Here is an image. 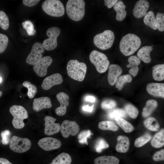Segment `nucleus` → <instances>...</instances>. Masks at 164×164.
I'll return each mask as SVG.
<instances>
[{
  "label": "nucleus",
  "mask_w": 164,
  "mask_h": 164,
  "mask_svg": "<svg viewBox=\"0 0 164 164\" xmlns=\"http://www.w3.org/2000/svg\"><path fill=\"white\" fill-rule=\"evenodd\" d=\"M2 92L1 91H0V97L2 96Z\"/></svg>",
  "instance_id": "obj_54"
},
{
  "label": "nucleus",
  "mask_w": 164,
  "mask_h": 164,
  "mask_svg": "<svg viewBox=\"0 0 164 164\" xmlns=\"http://www.w3.org/2000/svg\"><path fill=\"white\" fill-rule=\"evenodd\" d=\"M152 137V135L150 134L146 133L137 138L135 140L134 145L137 147H142L149 142Z\"/></svg>",
  "instance_id": "obj_35"
},
{
  "label": "nucleus",
  "mask_w": 164,
  "mask_h": 164,
  "mask_svg": "<svg viewBox=\"0 0 164 164\" xmlns=\"http://www.w3.org/2000/svg\"><path fill=\"white\" fill-rule=\"evenodd\" d=\"M114 38L113 32L110 30H106L96 35L94 38L93 41L97 48L102 50H106L111 47Z\"/></svg>",
  "instance_id": "obj_4"
},
{
  "label": "nucleus",
  "mask_w": 164,
  "mask_h": 164,
  "mask_svg": "<svg viewBox=\"0 0 164 164\" xmlns=\"http://www.w3.org/2000/svg\"><path fill=\"white\" fill-rule=\"evenodd\" d=\"M91 132L89 130H84L81 131L77 136L79 143L87 145V139L91 138Z\"/></svg>",
  "instance_id": "obj_37"
},
{
  "label": "nucleus",
  "mask_w": 164,
  "mask_h": 164,
  "mask_svg": "<svg viewBox=\"0 0 164 164\" xmlns=\"http://www.w3.org/2000/svg\"><path fill=\"white\" fill-rule=\"evenodd\" d=\"M153 160L155 161H162L164 160V149L156 152L153 155Z\"/></svg>",
  "instance_id": "obj_47"
},
{
  "label": "nucleus",
  "mask_w": 164,
  "mask_h": 164,
  "mask_svg": "<svg viewBox=\"0 0 164 164\" xmlns=\"http://www.w3.org/2000/svg\"><path fill=\"white\" fill-rule=\"evenodd\" d=\"M0 164H12L6 159L0 157Z\"/></svg>",
  "instance_id": "obj_53"
},
{
  "label": "nucleus",
  "mask_w": 164,
  "mask_h": 164,
  "mask_svg": "<svg viewBox=\"0 0 164 164\" xmlns=\"http://www.w3.org/2000/svg\"><path fill=\"white\" fill-rule=\"evenodd\" d=\"M129 64L126 65L128 68H132L134 67L138 66L140 63V60L136 56H132L129 57L128 59Z\"/></svg>",
  "instance_id": "obj_45"
},
{
  "label": "nucleus",
  "mask_w": 164,
  "mask_h": 164,
  "mask_svg": "<svg viewBox=\"0 0 164 164\" xmlns=\"http://www.w3.org/2000/svg\"><path fill=\"white\" fill-rule=\"evenodd\" d=\"M60 33V30L58 27H53L49 28L46 32L49 38L43 42L42 46L43 48L47 51L55 49L57 45V38Z\"/></svg>",
  "instance_id": "obj_9"
},
{
  "label": "nucleus",
  "mask_w": 164,
  "mask_h": 164,
  "mask_svg": "<svg viewBox=\"0 0 164 164\" xmlns=\"http://www.w3.org/2000/svg\"><path fill=\"white\" fill-rule=\"evenodd\" d=\"M144 124L147 128L152 131H157L160 128V125L158 121L152 117L147 118L144 121Z\"/></svg>",
  "instance_id": "obj_30"
},
{
  "label": "nucleus",
  "mask_w": 164,
  "mask_h": 164,
  "mask_svg": "<svg viewBox=\"0 0 164 164\" xmlns=\"http://www.w3.org/2000/svg\"><path fill=\"white\" fill-rule=\"evenodd\" d=\"M99 129L103 130H111L116 131L118 129V127L113 122L109 121H103L98 124Z\"/></svg>",
  "instance_id": "obj_32"
},
{
  "label": "nucleus",
  "mask_w": 164,
  "mask_h": 164,
  "mask_svg": "<svg viewBox=\"0 0 164 164\" xmlns=\"http://www.w3.org/2000/svg\"><path fill=\"white\" fill-rule=\"evenodd\" d=\"M9 111L13 117L12 121L13 126L16 129H21L25 126L23 120L28 117L26 109L20 105H13L9 109Z\"/></svg>",
  "instance_id": "obj_7"
},
{
  "label": "nucleus",
  "mask_w": 164,
  "mask_h": 164,
  "mask_svg": "<svg viewBox=\"0 0 164 164\" xmlns=\"http://www.w3.org/2000/svg\"><path fill=\"white\" fill-rule=\"evenodd\" d=\"M44 51V49L41 43H35L32 45L31 51L26 59V62L29 65H34L42 57V54Z\"/></svg>",
  "instance_id": "obj_10"
},
{
  "label": "nucleus",
  "mask_w": 164,
  "mask_h": 164,
  "mask_svg": "<svg viewBox=\"0 0 164 164\" xmlns=\"http://www.w3.org/2000/svg\"><path fill=\"white\" fill-rule=\"evenodd\" d=\"M122 71L121 67L117 64H111L109 66L108 80L111 85H114L118 77L122 73Z\"/></svg>",
  "instance_id": "obj_20"
},
{
  "label": "nucleus",
  "mask_w": 164,
  "mask_h": 164,
  "mask_svg": "<svg viewBox=\"0 0 164 164\" xmlns=\"http://www.w3.org/2000/svg\"><path fill=\"white\" fill-rule=\"evenodd\" d=\"M2 142L3 145L8 144L10 141L11 132L8 130H6L2 132L1 133Z\"/></svg>",
  "instance_id": "obj_46"
},
{
  "label": "nucleus",
  "mask_w": 164,
  "mask_h": 164,
  "mask_svg": "<svg viewBox=\"0 0 164 164\" xmlns=\"http://www.w3.org/2000/svg\"><path fill=\"white\" fill-rule=\"evenodd\" d=\"M89 59L99 73L105 72L109 66L110 62L106 55L98 51H92L90 54Z\"/></svg>",
  "instance_id": "obj_6"
},
{
  "label": "nucleus",
  "mask_w": 164,
  "mask_h": 164,
  "mask_svg": "<svg viewBox=\"0 0 164 164\" xmlns=\"http://www.w3.org/2000/svg\"><path fill=\"white\" fill-rule=\"evenodd\" d=\"M72 159L68 154L62 152L55 157L49 164H70Z\"/></svg>",
  "instance_id": "obj_29"
},
{
  "label": "nucleus",
  "mask_w": 164,
  "mask_h": 164,
  "mask_svg": "<svg viewBox=\"0 0 164 164\" xmlns=\"http://www.w3.org/2000/svg\"><path fill=\"white\" fill-rule=\"evenodd\" d=\"M52 106L50 99L47 97L36 98L33 101L32 108L36 112H39L43 109L49 108Z\"/></svg>",
  "instance_id": "obj_18"
},
{
  "label": "nucleus",
  "mask_w": 164,
  "mask_h": 164,
  "mask_svg": "<svg viewBox=\"0 0 164 164\" xmlns=\"http://www.w3.org/2000/svg\"><path fill=\"white\" fill-rule=\"evenodd\" d=\"M157 29L160 32L164 31V14L157 12L156 16Z\"/></svg>",
  "instance_id": "obj_42"
},
{
  "label": "nucleus",
  "mask_w": 164,
  "mask_h": 164,
  "mask_svg": "<svg viewBox=\"0 0 164 164\" xmlns=\"http://www.w3.org/2000/svg\"><path fill=\"white\" fill-rule=\"evenodd\" d=\"M158 106V102L155 100L150 99L146 103L145 107L143 108L142 114L144 118L150 115Z\"/></svg>",
  "instance_id": "obj_27"
},
{
  "label": "nucleus",
  "mask_w": 164,
  "mask_h": 164,
  "mask_svg": "<svg viewBox=\"0 0 164 164\" xmlns=\"http://www.w3.org/2000/svg\"><path fill=\"white\" fill-rule=\"evenodd\" d=\"M85 2L83 0H69L66 6L67 14L72 20L79 21L85 14Z\"/></svg>",
  "instance_id": "obj_2"
},
{
  "label": "nucleus",
  "mask_w": 164,
  "mask_h": 164,
  "mask_svg": "<svg viewBox=\"0 0 164 164\" xmlns=\"http://www.w3.org/2000/svg\"><path fill=\"white\" fill-rule=\"evenodd\" d=\"M95 98L94 97L91 95L87 96L84 98L85 101L92 103L95 102Z\"/></svg>",
  "instance_id": "obj_52"
},
{
  "label": "nucleus",
  "mask_w": 164,
  "mask_h": 164,
  "mask_svg": "<svg viewBox=\"0 0 164 164\" xmlns=\"http://www.w3.org/2000/svg\"><path fill=\"white\" fill-rule=\"evenodd\" d=\"M152 75L153 79L157 81H161L164 79V64H159L152 67Z\"/></svg>",
  "instance_id": "obj_28"
},
{
  "label": "nucleus",
  "mask_w": 164,
  "mask_h": 164,
  "mask_svg": "<svg viewBox=\"0 0 164 164\" xmlns=\"http://www.w3.org/2000/svg\"><path fill=\"white\" fill-rule=\"evenodd\" d=\"M119 159L113 156L105 155L98 157L95 159V164H118Z\"/></svg>",
  "instance_id": "obj_24"
},
{
  "label": "nucleus",
  "mask_w": 164,
  "mask_h": 164,
  "mask_svg": "<svg viewBox=\"0 0 164 164\" xmlns=\"http://www.w3.org/2000/svg\"><path fill=\"white\" fill-rule=\"evenodd\" d=\"M52 62V58L50 56L43 57L34 65L33 70L39 77H44L47 74V68Z\"/></svg>",
  "instance_id": "obj_12"
},
{
  "label": "nucleus",
  "mask_w": 164,
  "mask_h": 164,
  "mask_svg": "<svg viewBox=\"0 0 164 164\" xmlns=\"http://www.w3.org/2000/svg\"><path fill=\"white\" fill-rule=\"evenodd\" d=\"M44 120L45 121L44 133L47 135H51L58 132L60 129V125L55 121L56 119L50 116H45Z\"/></svg>",
  "instance_id": "obj_13"
},
{
  "label": "nucleus",
  "mask_w": 164,
  "mask_h": 164,
  "mask_svg": "<svg viewBox=\"0 0 164 164\" xmlns=\"http://www.w3.org/2000/svg\"><path fill=\"white\" fill-rule=\"evenodd\" d=\"M132 80V77L129 74L121 76L118 78L116 80L115 87L119 91H121L125 84L131 82Z\"/></svg>",
  "instance_id": "obj_33"
},
{
  "label": "nucleus",
  "mask_w": 164,
  "mask_h": 164,
  "mask_svg": "<svg viewBox=\"0 0 164 164\" xmlns=\"http://www.w3.org/2000/svg\"><path fill=\"white\" fill-rule=\"evenodd\" d=\"M152 146L155 148H159L164 145V129L162 128L155 134L151 142Z\"/></svg>",
  "instance_id": "obj_25"
},
{
  "label": "nucleus",
  "mask_w": 164,
  "mask_h": 164,
  "mask_svg": "<svg viewBox=\"0 0 164 164\" xmlns=\"http://www.w3.org/2000/svg\"><path fill=\"white\" fill-rule=\"evenodd\" d=\"M79 130V126L75 121L65 120L60 125V132L63 136L65 138H68L70 135L75 136L77 135Z\"/></svg>",
  "instance_id": "obj_11"
},
{
  "label": "nucleus",
  "mask_w": 164,
  "mask_h": 164,
  "mask_svg": "<svg viewBox=\"0 0 164 164\" xmlns=\"http://www.w3.org/2000/svg\"><path fill=\"white\" fill-rule=\"evenodd\" d=\"M109 145L103 138L98 139L95 143L94 148L95 151L98 153L101 152L103 149L108 148Z\"/></svg>",
  "instance_id": "obj_39"
},
{
  "label": "nucleus",
  "mask_w": 164,
  "mask_h": 164,
  "mask_svg": "<svg viewBox=\"0 0 164 164\" xmlns=\"http://www.w3.org/2000/svg\"><path fill=\"white\" fill-rule=\"evenodd\" d=\"M68 75L73 79L79 81L84 80L87 70L86 65L76 60H71L67 63V67Z\"/></svg>",
  "instance_id": "obj_3"
},
{
  "label": "nucleus",
  "mask_w": 164,
  "mask_h": 164,
  "mask_svg": "<svg viewBox=\"0 0 164 164\" xmlns=\"http://www.w3.org/2000/svg\"><path fill=\"white\" fill-rule=\"evenodd\" d=\"M116 150L119 152L125 153L128 150L130 142L129 138L125 135H119L117 138Z\"/></svg>",
  "instance_id": "obj_21"
},
{
  "label": "nucleus",
  "mask_w": 164,
  "mask_h": 164,
  "mask_svg": "<svg viewBox=\"0 0 164 164\" xmlns=\"http://www.w3.org/2000/svg\"><path fill=\"white\" fill-rule=\"evenodd\" d=\"M31 145V142L29 139L14 135L11 139L9 148L14 152L22 153L29 150Z\"/></svg>",
  "instance_id": "obj_8"
},
{
  "label": "nucleus",
  "mask_w": 164,
  "mask_h": 164,
  "mask_svg": "<svg viewBox=\"0 0 164 164\" xmlns=\"http://www.w3.org/2000/svg\"><path fill=\"white\" fill-rule=\"evenodd\" d=\"M141 44L140 38L133 33H128L121 38L119 44V49L125 56H129L134 53Z\"/></svg>",
  "instance_id": "obj_1"
},
{
  "label": "nucleus",
  "mask_w": 164,
  "mask_h": 164,
  "mask_svg": "<svg viewBox=\"0 0 164 164\" xmlns=\"http://www.w3.org/2000/svg\"><path fill=\"white\" fill-rule=\"evenodd\" d=\"M63 81L62 76L57 73L52 74L45 78L43 81L41 87L44 90H48L53 86L61 84Z\"/></svg>",
  "instance_id": "obj_16"
},
{
  "label": "nucleus",
  "mask_w": 164,
  "mask_h": 164,
  "mask_svg": "<svg viewBox=\"0 0 164 164\" xmlns=\"http://www.w3.org/2000/svg\"><path fill=\"white\" fill-rule=\"evenodd\" d=\"M2 78L1 77H0V83L2 82Z\"/></svg>",
  "instance_id": "obj_55"
},
{
  "label": "nucleus",
  "mask_w": 164,
  "mask_h": 164,
  "mask_svg": "<svg viewBox=\"0 0 164 164\" xmlns=\"http://www.w3.org/2000/svg\"><path fill=\"white\" fill-rule=\"evenodd\" d=\"M108 116L111 119L116 118H125L126 117V113L124 110L117 108L110 111L108 113Z\"/></svg>",
  "instance_id": "obj_34"
},
{
  "label": "nucleus",
  "mask_w": 164,
  "mask_h": 164,
  "mask_svg": "<svg viewBox=\"0 0 164 164\" xmlns=\"http://www.w3.org/2000/svg\"><path fill=\"white\" fill-rule=\"evenodd\" d=\"M113 7L116 12V19L118 21H121L124 19L126 16L127 12L125 10L126 6L123 2L121 0H118Z\"/></svg>",
  "instance_id": "obj_23"
},
{
  "label": "nucleus",
  "mask_w": 164,
  "mask_h": 164,
  "mask_svg": "<svg viewBox=\"0 0 164 164\" xmlns=\"http://www.w3.org/2000/svg\"><path fill=\"white\" fill-rule=\"evenodd\" d=\"M39 146L43 149L49 151L60 148L61 142L57 139L51 137H46L40 139L38 142Z\"/></svg>",
  "instance_id": "obj_14"
},
{
  "label": "nucleus",
  "mask_w": 164,
  "mask_h": 164,
  "mask_svg": "<svg viewBox=\"0 0 164 164\" xmlns=\"http://www.w3.org/2000/svg\"><path fill=\"white\" fill-rule=\"evenodd\" d=\"M9 18L3 11H0V26L4 30H7L9 27Z\"/></svg>",
  "instance_id": "obj_40"
},
{
  "label": "nucleus",
  "mask_w": 164,
  "mask_h": 164,
  "mask_svg": "<svg viewBox=\"0 0 164 164\" xmlns=\"http://www.w3.org/2000/svg\"><path fill=\"white\" fill-rule=\"evenodd\" d=\"M22 84L28 89L27 95L29 97L30 99L33 98L37 92V88L36 86L28 81H24Z\"/></svg>",
  "instance_id": "obj_38"
},
{
  "label": "nucleus",
  "mask_w": 164,
  "mask_h": 164,
  "mask_svg": "<svg viewBox=\"0 0 164 164\" xmlns=\"http://www.w3.org/2000/svg\"><path fill=\"white\" fill-rule=\"evenodd\" d=\"M56 97L60 105L56 109V113L59 116H63L66 113L67 107L69 105V96L66 93L62 92L57 94Z\"/></svg>",
  "instance_id": "obj_15"
},
{
  "label": "nucleus",
  "mask_w": 164,
  "mask_h": 164,
  "mask_svg": "<svg viewBox=\"0 0 164 164\" xmlns=\"http://www.w3.org/2000/svg\"><path fill=\"white\" fill-rule=\"evenodd\" d=\"M114 120L119 126L126 132L129 133L132 132L134 127L130 123L121 118H116Z\"/></svg>",
  "instance_id": "obj_31"
},
{
  "label": "nucleus",
  "mask_w": 164,
  "mask_h": 164,
  "mask_svg": "<svg viewBox=\"0 0 164 164\" xmlns=\"http://www.w3.org/2000/svg\"><path fill=\"white\" fill-rule=\"evenodd\" d=\"M116 105V103L114 100L107 99L102 102L101 107L104 109H111L115 108Z\"/></svg>",
  "instance_id": "obj_44"
},
{
  "label": "nucleus",
  "mask_w": 164,
  "mask_h": 164,
  "mask_svg": "<svg viewBox=\"0 0 164 164\" xmlns=\"http://www.w3.org/2000/svg\"><path fill=\"white\" fill-rule=\"evenodd\" d=\"M144 24L152 29H157L156 20L154 12L150 11L146 13L143 19Z\"/></svg>",
  "instance_id": "obj_26"
},
{
  "label": "nucleus",
  "mask_w": 164,
  "mask_h": 164,
  "mask_svg": "<svg viewBox=\"0 0 164 164\" xmlns=\"http://www.w3.org/2000/svg\"><path fill=\"white\" fill-rule=\"evenodd\" d=\"M42 7L46 13L53 17H61L65 13L63 5L59 0H45L43 3Z\"/></svg>",
  "instance_id": "obj_5"
},
{
  "label": "nucleus",
  "mask_w": 164,
  "mask_h": 164,
  "mask_svg": "<svg viewBox=\"0 0 164 164\" xmlns=\"http://www.w3.org/2000/svg\"><path fill=\"white\" fill-rule=\"evenodd\" d=\"M153 46H145L142 47L138 51L137 55L138 58L145 63L151 61L150 54L153 49Z\"/></svg>",
  "instance_id": "obj_22"
},
{
  "label": "nucleus",
  "mask_w": 164,
  "mask_h": 164,
  "mask_svg": "<svg viewBox=\"0 0 164 164\" xmlns=\"http://www.w3.org/2000/svg\"><path fill=\"white\" fill-rule=\"evenodd\" d=\"M94 106V105L91 106L88 105H84L82 107V110L85 111L91 112L93 110Z\"/></svg>",
  "instance_id": "obj_51"
},
{
  "label": "nucleus",
  "mask_w": 164,
  "mask_h": 164,
  "mask_svg": "<svg viewBox=\"0 0 164 164\" xmlns=\"http://www.w3.org/2000/svg\"><path fill=\"white\" fill-rule=\"evenodd\" d=\"M8 42L7 36L5 35L0 33V54L3 52L5 50Z\"/></svg>",
  "instance_id": "obj_43"
},
{
  "label": "nucleus",
  "mask_w": 164,
  "mask_h": 164,
  "mask_svg": "<svg viewBox=\"0 0 164 164\" xmlns=\"http://www.w3.org/2000/svg\"><path fill=\"white\" fill-rule=\"evenodd\" d=\"M39 1V0H23L22 2L25 5L31 7L36 5Z\"/></svg>",
  "instance_id": "obj_48"
},
{
  "label": "nucleus",
  "mask_w": 164,
  "mask_h": 164,
  "mask_svg": "<svg viewBox=\"0 0 164 164\" xmlns=\"http://www.w3.org/2000/svg\"><path fill=\"white\" fill-rule=\"evenodd\" d=\"M148 92L155 97H164V84L151 83L148 84L146 87Z\"/></svg>",
  "instance_id": "obj_19"
},
{
  "label": "nucleus",
  "mask_w": 164,
  "mask_h": 164,
  "mask_svg": "<svg viewBox=\"0 0 164 164\" xmlns=\"http://www.w3.org/2000/svg\"><path fill=\"white\" fill-rule=\"evenodd\" d=\"M22 24L23 28L26 30L29 36H33L35 34L36 31L34 29V26L30 21H26L23 22Z\"/></svg>",
  "instance_id": "obj_41"
},
{
  "label": "nucleus",
  "mask_w": 164,
  "mask_h": 164,
  "mask_svg": "<svg viewBox=\"0 0 164 164\" xmlns=\"http://www.w3.org/2000/svg\"><path fill=\"white\" fill-rule=\"evenodd\" d=\"M124 109L126 114L131 118L135 119L138 116V110L136 107L132 104H126L125 106Z\"/></svg>",
  "instance_id": "obj_36"
},
{
  "label": "nucleus",
  "mask_w": 164,
  "mask_h": 164,
  "mask_svg": "<svg viewBox=\"0 0 164 164\" xmlns=\"http://www.w3.org/2000/svg\"><path fill=\"white\" fill-rule=\"evenodd\" d=\"M139 70V68L138 66L133 67L129 70V73L133 77L136 76Z\"/></svg>",
  "instance_id": "obj_50"
},
{
  "label": "nucleus",
  "mask_w": 164,
  "mask_h": 164,
  "mask_svg": "<svg viewBox=\"0 0 164 164\" xmlns=\"http://www.w3.org/2000/svg\"><path fill=\"white\" fill-rule=\"evenodd\" d=\"M117 1V0H104V4L108 8H111L113 7Z\"/></svg>",
  "instance_id": "obj_49"
},
{
  "label": "nucleus",
  "mask_w": 164,
  "mask_h": 164,
  "mask_svg": "<svg viewBox=\"0 0 164 164\" xmlns=\"http://www.w3.org/2000/svg\"><path fill=\"white\" fill-rule=\"evenodd\" d=\"M149 3L147 0H140L135 4L132 9L133 15L137 18H140L145 15L149 9Z\"/></svg>",
  "instance_id": "obj_17"
}]
</instances>
